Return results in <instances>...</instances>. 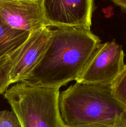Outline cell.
Masks as SVG:
<instances>
[{
    "mask_svg": "<svg viewBox=\"0 0 126 127\" xmlns=\"http://www.w3.org/2000/svg\"><path fill=\"white\" fill-rule=\"evenodd\" d=\"M100 44V38L90 31L52 30L46 50L24 81L45 88L60 89L76 81Z\"/></svg>",
    "mask_w": 126,
    "mask_h": 127,
    "instance_id": "obj_1",
    "label": "cell"
},
{
    "mask_svg": "<svg viewBox=\"0 0 126 127\" xmlns=\"http://www.w3.org/2000/svg\"><path fill=\"white\" fill-rule=\"evenodd\" d=\"M59 107L67 127H112L125 110L114 97L111 86L78 83L59 93Z\"/></svg>",
    "mask_w": 126,
    "mask_h": 127,
    "instance_id": "obj_2",
    "label": "cell"
},
{
    "mask_svg": "<svg viewBox=\"0 0 126 127\" xmlns=\"http://www.w3.org/2000/svg\"><path fill=\"white\" fill-rule=\"evenodd\" d=\"M59 89L22 81L8 88L4 97L22 127H64L59 107Z\"/></svg>",
    "mask_w": 126,
    "mask_h": 127,
    "instance_id": "obj_3",
    "label": "cell"
},
{
    "mask_svg": "<svg viewBox=\"0 0 126 127\" xmlns=\"http://www.w3.org/2000/svg\"><path fill=\"white\" fill-rule=\"evenodd\" d=\"M124 52L114 40L96 48L76 83L111 86L125 66Z\"/></svg>",
    "mask_w": 126,
    "mask_h": 127,
    "instance_id": "obj_4",
    "label": "cell"
},
{
    "mask_svg": "<svg viewBox=\"0 0 126 127\" xmlns=\"http://www.w3.org/2000/svg\"><path fill=\"white\" fill-rule=\"evenodd\" d=\"M94 1L43 0L46 27L90 31Z\"/></svg>",
    "mask_w": 126,
    "mask_h": 127,
    "instance_id": "obj_5",
    "label": "cell"
},
{
    "mask_svg": "<svg viewBox=\"0 0 126 127\" xmlns=\"http://www.w3.org/2000/svg\"><path fill=\"white\" fill-rule=\"evenodd\" d=\"M51 35V27H42L31 32L27 40L14 51L10 75L11 84L24 81L42 58L49 45Z\"/></svg>",
    "mask_w": 126,
    "mask_h": 127,
    "instance_id": "obj_6",
    "label": "cell"
},
{
    "mask_svg": "<svg viewBox=\"0 0 126 127\" xmlns=\"http://www.w3.org/2000/svg\"><path fill=\"white\" fill-rule=\"evenodd\" d=\"M0 17L10 27L30 33L46 27L43 0H0Z\"/></svg>",
    "mask_w": 126,
    "mask_h": 127,
    "instance_id": "obj_7",
    "label": "cell"
},
{
    "mask_svg": "<svg viewBox=\"0 0 126 127\" xmlns=\"http://www.w3.org/2000/svg\"><path fill=\"white\" fill-rule=\"evenodd\" d=\"M30 33L10 27L0 17V58L16 50L27 40Z\"/></svg>",
    "mask_w": 126,
    "mask_h": 127,
    "instance_id": "obj_8",
    "label": "cell"
},
{
    "mask_svg": "<svg viewBox=\"0 0 126 127\" xmlns=\"http://www.w3.org/2000/svg\"><path fill=\"white\" fill-rule=\"evenodd\" d=\"M111 88L114 97L126 109V64L111 84Z\"/></svg>",
    "mask_w": 126,
    "mask_h": 127,
    "instance_id": "obj_9",
    "label": "cell"
},
{
    "mask_svg": "<svg viewBox=\"0 0 126 127\" xmlns=\"http://www.w3.org/2000/svg\"><path fill=\"white\" fill-rule=\"evenodd\" d=\"M12 53L0 58V94H4L11 84L10 75L13 60Z\"/></svg>",
    "mask_w": 126,
    "mask_h": 127,
    "instance_id": "obj_10",
    "label": "cell"
},
{
    "mask_svg": "<svg viewBox=\"0 0 126 127\" xmlns=\"http://www.w3.org/2000/svg\"><path fill=\"white\" fill-rule=\"evenodd\" d=\"M0 127H22L18 117L12 110L0 111Z\"/></svg>",
    "mask_w": 126,
    "mask_h": 127,
    "instance_id": "obj_11",
    "label": "cell"
},
{
    "mask_svg": "<svg viewBox=\"0 0 126 127\" xmlns=\"http://www.w3.org/2000/svg\"><path fill=\"white\" fill-rule=\"evenodd\" d=\"M112 127H126V109L117 118Z\"/></svg>",
    "mask_w": 126,
    "mask_h": 127,
    "instance_id": "obj_12",
    "label": "cell"
},
{
    "mask_svg": "<svg viewBox=\"0 0 126 127\" xmlns=\"http://www.w3.org/2000/svg\"><path fill=\"white\" fill-rule=\"evenodd\" d=\"M112 2L119 7L122 11L126 12V0H112Z\"/></svg>",
    "mask_w": 126,
    "mask_h": 127,
    "instance_id": "obj_13",
    "label": "cell"
},
{
    "mask_svg": "<svg viewBox=\"0 0 126 127\" xmlns=\"http://www.w3.org/2000/svg\"><path fill=\"white\" fill-rule=\"evenodd\" d=\"M112 127L108 125H85V126L80 127Z\"/></svg>",
    "mask_w": 126,
    "mask_h": 127,
    "instance_id": "obj_14",
    "label": "cell"
}]
</instances>
